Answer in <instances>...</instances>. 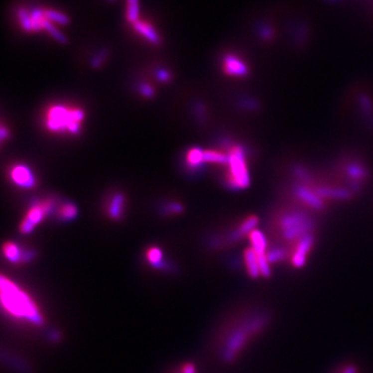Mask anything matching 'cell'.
<instances>
[{
  "label": "cell",
  "instance_id": "obj_1",
  "mask_svg": "<svg viewBox=\"0 0 373 373\" xmlns=\"http://www.w3.org/2000/svg\"><path fill=\"white\" fill-rule=\"evenodd\" d=\"M271 314L264 308L255 307L244 311L225 332L221 356L227 363L234 362L249 343L260 336L271 323Z\"/></svg>",
  "mask_w": 373,
  "mask_h": 373
},
{
  "label": "cell",
  "instance_id": "obj_2",
  "mask_svg": "<svg viewBox=\"0 0 373 373\" xmlns=\"http://www.w3.org/2000/svg\"><path fill=\"white\" fill-rule=\"evenodd\" d=\"M0 285H1L2 307L10 316L26 320L32 325H43V315L27 292L4 276L1 277Z\"/></svg>",
  "mask_w": 373,
  "mask_h": 373
},
{
  "label": "cell",
  "instance_id": "obj_3",
  "mask_svg": "<svg viewBox=\"0 0 373 373\" xmlns=\"http://www.w3.org/2000/svg\"><path fill=\"white\" fill-rule=\"evenodd\" d=\"M85 113L80 108H69L63 105L51 106L45 118V125L53 133L78 134L81 131V124Z\"/></svg>",
  "mask_w": 373,
  "mask_h": 373
},
{
  "label": "cell",
  "instance_id": "obj_4",
  "mask_svg": "<svg viewBox=\"0 0 373 373\" xmlns=\"http://www.w3.org/2000/svg\"><path fill=\"white\" fill-rule=\"evenodd\" d=\"M277 228L282 242L292 246L305 236L312 234L314 222L302 212L289 211L278 218Z\"/></svg>",
  "mask_w": 373,
  "mask_h": 373
},
{
  "label": "cell",
  "instance_id": "obj_5",
  "mask_svg": "<svg viewBox=\"0 0 373 373\" xmlns=\"http://www.w3.org/2000/svg\"><path fill=\"white\" fill-rule=\"evenodd\" d=\"M227 184L235 190L246 189L250 185V173L246 151L241 145H234L228 152Z\"/></svg>",
  "mask_w": 373,
  "mask_h": 373
},
{
  "label": "cell",
  "instance_id": "obj_6",
  "mask_svg": "<svg viewBox=\"0 0 373 373\" xmlns=\"http://www.w3.org/2000/svg\"><path fill=\"white\" fill-rule=\"evenodd\" d=\"M53 209V202L51 200H46L43 202H36L27 212L24 217L23 221L19 226L20 233L23 235H28L32 233L36 225L40 224L46 216L49 215L51 210Z\"/></svg>",
  "mask_w": 373,
  "mask_h": 373
},
{
  "label": "cell",
  "instance_id": "obj_7",
  "mask_svg": "<svg viewBox=\"0 0 373 373\" xmlns=\"http://www.w3.org/2000/svg\"><path fill=\"white\" fill-rule=\"evenodd\" d=\"M315 244V237L312 234H309L299 240L297 243L292 245L290 249L289 261L291 265L295 268L303 267L308 259L310 252L312 251Z\"/></svg>",
  "mask_w": 373,
  "mask_h": 373
},
{
  "label": "cell",
  "instance_id": "obj_8",
  "mask_svg": "<svg viewBox=\"0 0 373 373\" xmlns=\"http://www.w3.org/2000/svg\"><path fill=\"white\" fill-rule=\"evenodd\" d=\"M10 179L20 188L31 189L35 186L36 179L31 169L26 165L18 164L10 169Z\"/></svg>",
  "mask_w": 373,
  "mask_h": 373
},
{
  "label": "cell",
  "instance_id": "obj_9",
  "mask_svg": "<svg viewBox=\"0 0 373 373\" xmlns=\"http://www.w3.org/2000/svg\"><path fill=\"white\" fill-rule=\"evenodd\" d=\"M293 194L299 200H301L307 207H309L315 211H323L325 209V203L315 191L310 190L305 186L299 185L293 189Z\"/></svg>",
  "mask_w": 373,
  "mask_h": 373
},
{
  "label": "cell",
  "instance_id": "obj_10",
  "mask_svg": "<svg viewBox=\"0 0 373 373\" xmlns=\"http://www.w3.org/2000/svg\"><path fill=\"white\" fill-rule=\"evenodd\" d=\"M223 71L233 77H245L249 74L246 62L235 54H226L223 58Z\"/></svg>",
  "mask_w": 373,
  "mask_h": 373
},
{
  "label": "cell",
  "instance_id": "obj_11",
  "mask_svg": "<svg viewBox=\"0 0 373 373\" xmlns=\"http://www.w3.org/2000/svg\"><path fill=\"white\" fill-rule=\"evenodd\" d=\"M258 217L257 216H249L247 217L245 220H243V222L235 229V231L231 234L229 241L230 242H237L240 239L244 237H248L253 230L256 229V226L258 225Z\"/></svg>",
  "mask_w": 373,
  "mask_h": 373
},
{
  "label": "cell",
  "instance_id": "obj_12",
  "mask_svg": "<svg viewBox=\"0 0 373 373\" xmlns=\"http://www.w3.org/2000/svg\"><path fill=\"white\" fill-rule=\"evenodd\" d=\"M244 262H245V267L249 277L252 279H257L261 276L258 255L251 247L247 248L244 252Z\"/></svg>",
  "mask_w": 373,
  "mask_h": 373
},
{
  "label": "cell",
  "instance_id": "obj_13",
  "mask_svg": "<svg viewBox=\"0 0 373 373\" xmlns=\"http://www.w3.org/2000/svg\"><path fill=\"white\" fill-rule=\"evenodd\" d=\"M134 29L142 35L144 38L152 44H159L161 38L159 33L156 31V29L153 28L150 24L143 22V21H137L136 23L133 24Z\"/></svg>",
  "mask_w": 373,
  "mask_h": 373
},
{
  "label": "cell",
  "instance_id": "obj_14",
  "mask_svg": "<svg viewBox=\"0 0 373 373\" xmlns=\"http://www.w3.org/2000/svg\"><path fill=\"white\" fill-rule=\"evenodd\" d=\"M251 248L257 253V255H265L267 252V241L265 236L261 233L260 230L255 229L248 236Z\"/></svg>",
  "mask_w": 373,
  "mask_h": 373
},
{
  "label": "cell",
  "instance_id": "obj_15",
  "mask_svg": "<svg viewBox=\"0 0 373 373\" xmlns=\"http://www.w3.org/2000/svg\"><path fill=\"white\" fill-rule=\"evenodd\" d=\"M124 196L121 193L115 194L108 205V215L110 218L114 219V220H119V219L123 216L124 211Z\"/></svg>",
  "mask_w": 373,
  "mask_h": 373
},
{
  "label": "cell",
  "instance_id": "obj_16",
  "mask_svg": "<svg viewBox=\"0 0 373 373\" xmlns=\"http://www.w3.org/2000/svg\"><path fill=\"white\" fill-rule=\"evenodd\" d=\"M3 254L6 257V259L12 263H20L23 262L24 252L20 249V247L15 243L6 242L3 245Z\"/></svg>",
  "mask_w": 373,
  "mask_h": 373
},
{
  "label": "cell",
  "instance_id": "obj_17",
  "mask_svg": "<svg viewBox=\"0 0 373 373\" xmlns=\"http://www.w3.org/2000/svg\"><path fill=\"white\" fill-rule=\"evenodd\" d=\"M289 256H290V250L282 246H277L275 248L268 249L266 252V257L271 264L279 263L286 259H289Z\"/></svg>",
  "mask_w": 373,
  "mask_h": 373
},
{
  "label": "cell",
  "instance_id": "obj_18",
  "mask_svg": "<svg viewBox=\"0 0 373 373\" xmlns=\"http://www.w3.org/2000/svg\"><path fill=\"white\" fill-rule=\"evenodd\" d=\"M186 162H187V165L193 169L199 168L203 163H205L204 162V150L198 147H193L189 149L186 156Z\"/></svg>",
  "mask_w": 373,
  "mask_h": 373
},
{
  "label": "cell",
  "instance_id": "obj_19",
  "mask_svg": "<svg viewBox=\"0 0 373 373\" xmlns=\"http://www.w3.org/2000/svg\"><path fill=\"white\" fill-rule=\"evenodd\" d=\"M228 159H229L228 153H225L223 151L214 150V149L204 150V162L205 163L227 165Z\"/></svg>",
  "mask_w": 373,
  "mask_h": 373
},
{
  "label": "cell",
  "instance_id": "obj_20",
  "mask_svg": "<svg viewBox=\"0 0 373 373\" xmlns=\"http://www.w3.org/2000/svg\"><path fill=\"white\" fill-rule=\"evenodd\" d=\"M346 173L354 181H363L367 176V171L362 165L358 163H352L346 169Z\"/></svg>",
  "mask_w": 373,
  "mask_h": 373
},
{
  "label": "cell",
  "instance_id": "obj_21",
  "mask_svg": "<svg viewBox=\"0 0 373 373\" xmlns=\"http://www.w3.org/2000/svg\"><path fill=\"white\" fill-rule=\"evenodd\" d=\"M43 28L52 36L54 40H56L58 43H61V44H66L68 42V38L67 36H64L61 31H59L56 27L55 25H53L52 22L48 21L47 19L44 20V23H43Z\"/></svg>",
  "mask_w": 373,
  "mask_h": 373
},
{
  "label": "cell",
  "instance_id": "obj_22",
  "mask_svg": "<svg viewBox=\"0 0 373 373\" xmlns=\"http://www.w3.org/2000/svg\"><path fill=\"white\" fill-rule=\"evenodd\" d=\"M127 9H126V20L134 24L139 21L140 15V7H139V0H127Z\"/></svg>",
  "mask_w": 373,
  "mask_h": 373
},
{
  "label": "cell",
  "instance_id": "obj_23",
  "mask_svg": "<svg viewBox=\"0 0 373 373\" xmlns=\"http://www.w3.org/2000/svg\"><path fill=\"white\" fill-rule=\"evenodd\" d=\"M59 218L63 221H71L78 215V209L73 203L63 204L58 212Z\"/></svg>",
  "mask_w": 373,
  "mask_h": 373
},
{
  "label": "cell",
  "instance_id": "obj_24",
  "mask_svg": "<svg viewBox=\"0 0 373 373\" xmlns=\"http://www.w3.org/2000/svg\"><path fill=\"white\" fill-rule=\"evenodd\" d=\"M45 18L50 22L56 23L59 25H68L70 23V19L67 15H64L61 11H57L53 9L45 10Z\"/></svg>",
  "mask_w": 373,
  "mask_h": 373
},
{
  "label": "cell",
  "instance_id": "obj_25",
  "mask_svg": "<svg viewBox=\"0 0 373 373\" xmlns=\"http://www.w3.org/2000/svg\"><path fill=\"white\" fill-rule=\"evenodd\" d=\"M30 16H31V21H32L33 31L38 32V31H41L42 29H44L43 28V23H44V20L46 19L45 18V10H43L41 8H34L30 12Z\"/></svg>",
  "mask_w": 373,
  "mask_h": 373
},
{
  "label": "cell",
  "instance_id": "obj_26",
  "mask_svg": "<svg viewBox=\"0 0 373 373\" xmlns=\"http://www.w3.org/2000/svg\"><path fill=\"white\" fill-rule=\"evenodd\" d=\"M146 259L152 266H160L163 260V253L160 248L151 247L146 252Z\"/></svg>",
  "mask_w": 373,
  "mask_h": 373
},
{
  "label": "cell",
  "instance_id": "obj_27",
  "mask_svg": "<svg viewBox=\"0 0 373 373\" xmlns=\"http://www.w3.org/2000/svg\"><path fill=\"white\" fill-rule=\"evenodd\" d=\"M18 18H19V22H20V25H21V27L23 28V30H25L26 32L33 31L31 16H30L29 12H27L26 9L20 8L18 10Z\"/></svg>",
  "mask_w": 373,
  "mask_h": 373
},
{
  "label": "cell",
  "instance_id": "obj_28",
  "mask_svg": "<svg viewBox=\"0 0 373 373\" xmlns=\"http://www.w3.org/2000/svg\"><path fill=\"white\" fill-rule=\"evenodd\" d=\"M259 259V267H260V274L263 278H268L272 274L271 271V263H269L266 254L265 255H258Z\"/></svg>",
  "mask_w": 373,
  "mask_h": 373
},
{
  "label": "cell",
  "instance_id": "obj_29",
  "mask_svg": "<svg viewBox=\"0 0 373 373\" xmlns=\"http://www.w3.org/2000/svg\"><path fill=\"white\" fill-rule=\"evenodd\" d=\"M106 57H107V51L106 50L101 51V52L98 55H96L94 57V59L92 61V66L94 68H99L101 66V64H102V62L105 60Z\"/></svg>",
  "mask_w": 373,
  "mask_h": 373
},
{
  "label": "cell",
  "instance_id": "obj_30",
  "mask_svg": "<svg viewBox=\"0 0 373 373\" xmlns=\"http://www.w3.org/2000/svg\"><path fill=\"white\" fill-rule=\"evenodd\" d=\"M166 210L169 214H181L184 211V208L182 204L177 202H172L166 205Z\"/></svg>",
  "mask_w": 373,
  "mask_h": 373
},
{
  "label": "cell",
  "instance_id": "obj_31",
  "mask_svg": "<svg viewBox=\"0 0 373 373\" xmlns=\"http://www.w3.org/2000/svg\"><path fill=\"white\" fill-rule=\"evenodd\" d=\"M140 93L146 98H151L153 97V95H155V89H153L152 86H150L149 84L144 83V84H141L140 86Z\"/></svg>",
  "mask_w": 373,
  "mask_h": 373
},
{
  "label": "cell",
  "instance_id": "obj_32",
  "mask_svg": "<svg viewBox=\"0 0 373 373\" xmlns=\"http://www.w3.org/2000/svg\"><path fill=\"white\" fill-rule=\"evenodd\" d=\"M157 78L162 82H167L171 79V75L168 71L166 70H160L157 73Z\"/></svg>",
  "mask_w": 373,
  "mask_h": 373
},
{
  "label": "cell",
  "instance_id": "obj_33",
  "mask_svg": "<svg viewBox=\"0 0 373 373\" xmlns=\"http://www.w3.org/2000/svg\"><path fill=\"white\" fill-rule=\"evenodd\" d=\"M182 373H196V368L195 366L191 364V363H187L183 366L182 368Z\"/></svg>",
  "mask_w": 373,
  "mask_h": 373
},
{
  "label": "cell",
  "instance_id": "obj_34",
  "mask_svg": "<svg viewBox=\"0 0 373 373\" xmlns=\"http://www.w3.org/2000/svg\"><path fill=\"white\" fill-rule=\"evenodd\" d=\"M0 137H1L2 141H4L8 137V130L4 126V124H1V128H0Z\"/></svg>",
  "mask_w": 373,
  "mask_h": 373
},
{
  "label": "cell",
  "instance_id": "obj_35",
  "mask_svg": "<svg viewBox=\"0 0 373 373\" xmlns=\"http://www.w3.org/2000/svg\"><path fill=\"white\" fill-rule=\"evenodd\" d=\"M343 373H356V369L354 367H349Z\"/></svg>",
  "mask_w": 373,
  "mask_h": 373
},
{
  "label": "cell",
  "instance_id": "obj_36",
  "mask_svg": "<svg viewBox=\"0 0 373 373\" xmlns=\"http://www.w3.org/2000/svg\"><path fill=\"white\" fill-rule=\"evenodd\" d=\"M110 1H114V0H110Z\"/></svg>",
  "mask_w": 373,
  "mask_h": 373
}]
</instances>
